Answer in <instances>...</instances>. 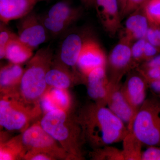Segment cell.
<instances>
[{
  "mask_svg": "<svg viewBox=\"0 0 160 160\" xmlns=\"http://www.w3.org/2000/svg\"><path fill=\"white\" fill-rule=\"evenodd\" d=\"M85 142L100 148L122 142L129 129L106 105L94 102L82 109L78 116Z\"/></svg>",
  "mask_w": 160,
  "mask_h": 160,
  "instance_id": "1",
  "label": "cell"
},
{
  "mask_svg": "<svg viewBox=\"0 0 160 160\" xmlns=\"http://www.w3.org/2000/svg\"><path fill=\"white\" fill-rule=\"evenodd\" d=\"M69 111L56 109L44 115L40 122L45 131L59 143L69 159H84L83 146L85 142L78 117Z\"/></svg>",
  "mask_w": 160,
  "mask_h": 160,
  "instance_id": "2",
  "label": "cell"
},
{
  "mask_svg": "<svg viewBox=\"0 0 160 160\" xmlns=\"http://www.w3.org/2000/svg\"><path fill=\"white\" fill-rule=\"evenodd\" d=\"M53 60V51L47 46L39 49L29 60L19 85L22 99L29 104H38L49 89L46 76Z\"/></svg>",
  "mask_w": 160,
  "mask_h": 160,
  "instance_id": "3",
  "label": "cell"
},
{
  "mask_svg": "<svg viewBox=\"0 0 160 160\" xmlns=\"http://www.w3.org/2000/svg\"><path fill=\"white\" fill-rule=\"evenodd\" d=\"M41 111L39 104L26 102L15 93H5L0 101V125L9 131L24 129Z\"/></svg>",
  "mask_w": 160,
  "mask_h": 160,
  "instance_id": "4",
  "label": "cell"
},
{
  "mask_svg": "<svg viewBox=\"0 0 160 160\" xmlns=\"http://www.w3.org/2000/svg\"><path fill=\"white\" fill-rule=\"evenodd\" d=\"M129 129L146 146H160V99L147 98L136 113Z\"/></svg>",
  "mask_w": 160,
  "mask_h": 160,
  "instance_id": "5",
  "label": "cell"
},
{
  "mask_svg": "<svg viewBox=\"0 0 160 160\" xmlns=\"http://www.w3.org/2000/svg\"><path fill=\"white\" fill-rule=\"evenodd\" d=\"M19 138L25 154L28 151L39 152L49 155L54 159H69L59 143L44 130L40 123L24 130Z\"/></svg>",
  "mask_w": 160,
  "mask_h": 160,
  "instance_id": "6",
  "label": "cell"
},
{
  "mask_svg": "<svg viewBox=\"0 0 160 160\" xmlns=\"http://www.w3.org/2000/svg\"><path fill=\"white\" fill-rule=\"evenodd\" d=\"M17 27L20 41L33 50L48 41L49 33L40 16L33 11L20 19Z\"/></svg>",
  "mask_w": 160,
  "mask_h": 160,
  "instance_id": "7",
  "label": "cell"
},
{
  "mask_svg": "<svg viewBox=\"0 0 160 160\" xmlns=\"http://www.w3.org/2000/svg\"><path fill=\"white\" fill-rule=\"evenodd\" d=\"M132 43L123 38L110 52L107 59L110 72L109 80L113 82L120 83L126 72L134 69L132 57Z\"/></svg>",
  "mask_w": 160,
  "mask_h": 160,
  "instance_id": "8",
  "label": "cell"
},
{
  "mask_svg": "<svg viewBox=\"0 0 160 160\" xmlns=\"http://www.w3.org/2000/svg\"><path fill=\"white\" fill-rule=\"evenodd\" d=\"M107 62V58L100 44L93 39L86 37L76 66L83 77L96 68L106 67Z\"/></svg>",
  "mask_w": 160,
  "mask_h": 160,
  "instance_id": "9",
  "label": "cell"
},
{
  "mask_svg": "<svg viewBox=\"0 0 160 160\" xmlns=\"http://www.w3.org/2000/svg\"><path fill=\"white\" fill-rule=\"evenodd\" d=\"M148 87L147 81L138 70L130 73L122 85L123 94L135 114L147 99Z\"/></svg>",
  "mask_w": 160,
  "mask_h": 160,
  "instance_id": "10",
  "label": "cell"
},
{
  "mask_svg": "<svg viewBox=\"0 0 160 160\" xmlns=\"http://www.w3.org/2000/svg\"><path fill=\"white\" fill-rule=\"evenodd\" d=\"M94 6L103 28L113 37L122 27V18L118 0H95Z\"/></svg>",
  "mask_w": 160,
  "mask_h": 160,
  "instance_id": "11",
  "label": "cell"
},
{
  "mask_svg": "<svg viewBox=\"0 0 160 160\" xmlns=\"http://www.w3.org/2000/svg\"><path fill=\"white\" fill-rule=\"evenodd\" d=\"M110 82L106 106L129 129L135 113L123 94L121 83Z\"/></svg>",
  "mask_w": 160,
  "mask_h": 160,
  "instance_id": "12",
  "label": "cell"
},
{
  "mask_svg": "<svg viewBox=\"0 0 160 160\" xmlns=\"http://www.w3.org/2000/svg\"><path fill=\"white\" fill-rule=\"evenodd\" d=\"M84 78L89 98L94 102L106 106L110 83L107 76L106 67L96 68Z\"/></svg>",
  "mask_w": 160,
  "mask_h": 160,
  "instance_id": "13",
  "label": "cell"
},
{
  "mask_svg": "<svg viewBox=\"0 0 160 160\" xmlns=\"http://www.w3.org/2000/svg\"><path fill=\"white\" fill-rule=\"evenodd\" d=\"M86 38L77 32L66 33L60 44L56 58L69 68H76L78 59Z\"/></svg>",
  "mask_w": 160,
  "mask_h": 160,
  "instance_id": "14",
  "label": "cell"
},
{
  "mask_svg": "<svg viewBox=\"0 0 160 160\" xmlns=\"http://www.w3.org/2000/svg\"><path fill=\"white\" fill-rule=\"evenodd\" d=\"M50 0H0V20L8 24L19 20L32 12L38 3Z\"/></svg>",
  "mask_w": 160,
  "mask_h": 160,
  "instance_id": "15",
  "label": "cell"
},
{
  "mask_svg": "<svg viewBox=\"0 0 160 160\" xmlns=\"http://www.w3.org/2000/svg\"><path fill=\"white\" fill-rule=\"evenodd\" d=\"M129 15L120 38H124L131 43L141 39L146 38L149 22L142 6Z\"/></svg>",
  "mask_w": 160,
  "mask_h": 160,
  "instance_id": "16",
  "label": "cell"
},
{
  "mask_svg": "<svg viewBox=\"0 0 160 160\" xmlns=\"http://www.w3.org/2000/svg\"><path fill=\"white\" fill-rule=\"evenodd\" d=\"M77 75L57 59L52 60L46 74V80L49 88L67 89L77 79Z\"/></svg>",
  "mask_w": 160,
  "mask_h": 160,
  "instance_id": "17",
  "label": "cell"
},
{
  "mask_svg": "<svg viewBox=\"0 0 160 160\" xmlns=\"http://www.w3.org/2000/svg\"><path fill=\"white\" fill-rule=\"evenodd\" d=\"M25 69L19 64L10 62L0 71V87L4 93L14 90L19 85Z\"/></svg>",
  "mask_w": 160,
  "mask_h": 160,
  "instance_id": "18",
  "label": "cell"
},
{
  "mask_svg": "<svg viewBox=\"0 0 160 160\" xmlns=\"http://www.w3.org/2000/svg\"><path fill=\"white\" fill-rule=\"evenodd\" d=\"M82 13L81 7H74L67 2L61 1L52 6L47 15L71 26L80 18Z\"/></svg>",
  "mask_w": 160,
  "mask_h": 160,
  "instance_id": "19",
  "label": "cell"
},
{
  "mask_svg": "<svg viewBox=\"0 0 160 160\" xmlns=\"http://www.w3.org/2000/svg\"><path fill=\"white\" fill-rule=\"evenodd\" d=\"M33 51L21 42L18 36L12 40L7 46L5 59L9 62L21 65L32 58Z\"/></svg>",
  "mask_w": 160,
  "mask_h": 160,
  "instance_id": "20",
  "label": "cell"
},
{
  "mask_svg": "<svg viewBox=\"0 0 160 160\" xmlns=\"http://www.w3.org/2000/svg\"><path fill=\"white\" fill-rule=\"evenodd\" d=\"M122 142L125 160H141L143 144L131 130L129 129Z\"/></svg>",
  "mask_w": 160,
  "mask_h": 160,
  "instance_id": "21",
  "label": "cell"
},
{
  "mask_svg": "<svg viewBox=\"0 0 160 160\" xmlns=\"http://www.w3.org/2000/svg\"><path fill=\"white\" fill-rule=\"evenodd\" d=\"M137 69L148 83L159 78L160 53L149 61L144 62L142 65L138 67Z\"/></svg>",
  "mask_w": 160,
  "mask_h": 160,
  "instance_id": "22",
  "label": "cell"
},
{
  "mask_svg": "<svg viewBox=\"0 0 160 160\" xmlns=\"http://www.w3.org/2000/svg\"><path fill=\"white\" fill-rule=\"evenodd\" d=\"M91 156L95 160H125L122 150L110 145L94 149Z\"/></svg>",
  "mask_w": 160,
  "mask_h": 160,
  "instance_id": "23",
  "label": "cell"
},
{
  "mask_svg": "<svg viewBox=\"0 0 160 160\" xmlns=\"http://www.w3.org/2000/svg\"><path fill=\"white\" fill-rule=\"evenodd\" d=\"M40 17L48 33L52 36L57 37L66 33L71 26L62 21L49 17L47 15Z\"/></svg>",
  "mask_w": 160,
  "mask_h": 160,
  "instance_id": "24",
  "label": "cell"
},
{
  "mask_svg": "<svg viewBox=\"0 0 160 160\" xmlns=\"http://www.w3.org/2000/svg\"><path fill=\"white\" fill-rule=\"evenodd\" d=\"M67 89L49 88L48 90L59 109L69 111L71 106V98Z\"/></svg>",
  "mask_w": 160,
  "mask_h": 160,
  "instance_id": "25",
  "label": "cell"
},
{
  "mask_svg": "<svg viewBox=\"0 0 160 160\" xmlns=\"http://www.w3.org/2000/svg\"><path fill=\"white\" fill-rule=\"evenodd\" d=\"M142 6L149 22L160 26V0H146Z\"/></svg>",
  "mask_w": 160,
  "mask_h": 160,
  "instance_id": "26",
  "label": "cell"
},
{
  "mask_svg": "<svg viewBox=\"0 0 160 160\" xmlns=\"http://www.w3.org/2000/svg\"><path fill=\"white\" fill-rule=\"evenodd\" d=\"M6 24L1 23L0 26V58L5 59L6 48L9 43L15 38L17 37L16 34L9 29L6 26Z\"/></svg>",
  "mask_w": 160,
  "mask_h": 160,
  "instance_id": "27",
  "label": "cell"
},
{
  "mask_svg": "<svg viewBox=\"0 0 160 160\" xmlns=\"http://www.w3.org/2000/svg\"><path fill=\"white\" fill-rule=\"evenodd\" d=\"M146 42V38L141 39L136 41L132 45V57L134 69L138 67V65L141 62H143L144 48Z\"/></svg>",
  "mask_w": 160,
  "mask_h": 160,
  "instance_id": "28",
  "label": "cell"
},
{
  "mask_svg": "<svg viewBox=\"0 0 160 160\" xmlns=\"http://www.w3.org/2000/svg\"><path fill=\"white\" fill-rule=\"evenodd\" d=\"M146 40L160 49V26L149 23Z\"/></svg>",
  "mask_w": 160,
  "mask_h": 160,
  "instance_id": "29",
  "label": "cell"
},
{
  "mask_svg": "<svg viewBox=\"0 0 160 160\" xmlns=\"http://www.w3.org/2000/svg\"><path fill=\"white\" fill-rule=\"evenodd\" d=\"M40 100L41 101L40 107L44 114L55 109H58L48 90L43 95Z\"/></svg>",
  "mask_w": 160,
  "mask_h": 160,
  "instance_id": "30",
  "label": "cell"
},
{
  "mask_svg": "<svg viewBox=\"0 0 160 160\" xmlns=\"http://www.w3.org/2000/svg\"><path fill=\"white\" fill-rule=\"evenodd\" d=\"M141 160H160V146H148L142 152Z\"/></svg>",
  "mask_w": 160,
  "mask_h": 160,
  "instance_id": "31",
  "label": "cell"
},
{
  "mask_svg": "<svg viewBox=\"0 0 160 160\" xmlns=\"http://www.w3.org/2000/svg\"><path fill=\"white\" fill-rule=\"evenodd\" d=\"M160 53V49L146 40L144 48L143 62L149 61Z\"/></svg>",
  "mask_w": 160,
  "mask_h": 160,
  "instance_id": "32",
  "label": "cell"
},
{
  "mask_svg": "<svg viewBox=\"0 0 160 160\" xmlns=\"http://www.w3.org/2000/svg\"><path fill=\"white\" fill-rule=\"evenodd\" d=\"M23 158L29 160H55L49 155L39 152L28 151L23 156Z\"/></svg>",
  "mask_w": 160,
  "mask_h": 160,
  "instance_id": "33",
  "label": "cell"
},
{
  "mask_svg": "<svg viewBox=\"0 0 160 160\" xmlns=\"http://www.w3.org/2000/svg\"><path fill=\"white\" fill-rule=\"evenodd\" d=\"M146 1V0H128L123 18L126 16L129 15L135 10L139 8Z\"/></svg>",
  "mask_w": 160,
  "mask_h": 160,
  "instance_id": "34",
  "label": "cell"
},
{
  "mask_svg": "<svg viewBox=\"0 0 160 160\" xmlns=\"http://www.w3.org/2000/svg\"><path fill=\"white\" fill-rule=\"evenodd\" d=\"M148 86L152 92L160 98V77L148 83Z\"/></svg>",
  "mask_w": 160,
  "mask_h": 160,
  "instance_id": "35",
  "label": "cell"
},
{
  "mask_svg": "<svg viewBox=\"0 0 160 160\" xmlns=\"http://www.w3.org/2000/svg\"><path fill=\"white\" fill-rule=\"evenodd\" d=\"M118 2L119 7L121 18L122 19L127 3H128V0H118Z\"/></svg>",
  "mask_w": 160,
  "mask_h": 160,
  "instance_id": "36",
  "label": "cell"
},
{
  "mask_svg": "<svg viewBox=\"0 0 160 160\" xmlns=\"http://www.w3.org/2000/svg\"><path fill=\"white\" fill-rule=\"evenodd\" d=\"M81 1L86 7H89L92 5H94L95 0H81Z\"/></svg>",
  "mask_w": 160,
  "mask_h": 160,
  "instance_id": "37",
  "label": "cell"
}]
</instances>
